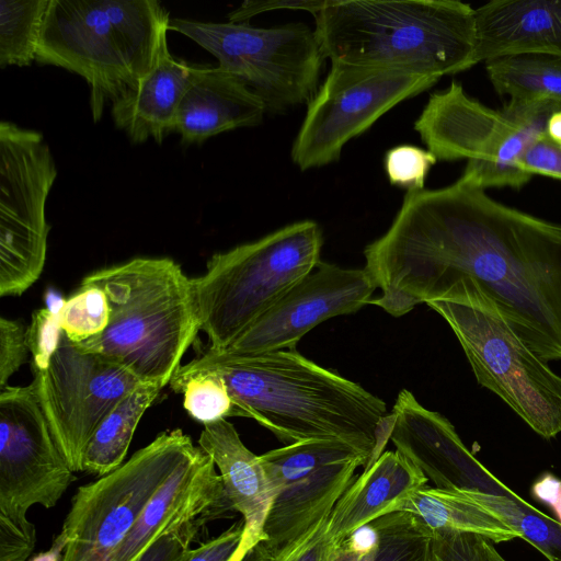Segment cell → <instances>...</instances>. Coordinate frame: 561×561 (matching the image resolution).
<instances>
[{
    "label": "cell",
    "instance_id": "cell-44",
    "mask_svg": "<svg viewBox=\"0 0 561 561\" xmlns=\"http://www.w3.org/2000/svg\"><path fill=\"white\" fill-rule=\"evenodd\" d=\"M546 135L553 141L561 144V108L553 112L547 122Z\"/></svg>",
    "mask_w": 561,
    "mask_h": 561
},
{
    "label": "cell",
    "instance_id": "cell-1",
    "mask_svg": "<svg viewBox=\"0 0 561 561\" xmlns=\"http://www.w3.org/2000/svg\"><path fill=\"white\" fill-rule=\"evenodd\" d=\"M393 317L473 280L545 362L561 359V225L501 204L461 181L408 191L388 230L364 250Z\"/></svg>",
    "mask_w": 561,
    "mask_h": 561
},
{
    "label": "cell",
    "instance_id": "cell-11",
    "mask_svg": "<svg viewBox=\"0 0 561 561\" xmlns=\"http://www.w3.org/2000/svg\"><path fill=\"white\" fill-rule=\"evenodd\" d=\"M57 168L41 133L0 123V296H20L41 276L50 226L46 202Z\"/></svg>",
    "mask_w": 561,
    "mask_h": 561
},
{
    "label": "cell",
    "instance_id": "cell-29",
    "mask_svg": "<svg viewBox=\"0 0 561 561\" xmlns=\"http://www.w3.org/2000/svg\"><path fill=\"white\" fill-rule=\"evenodd\" d=\"M49 0H0V67L36 61Z\"/></svg>",
    "mask_w": 561,
    "mask_h": 561
},
{
    "label": "cell",
    "instance_id": "cell-33",
    "mask_svg": "<svg viewBox=\"0 0 561 561\" xmlns=\"http://www.w3.org/2000/svg\"><path fill=\"white\" fill-rule=\"evenodd\" d=\"M436 157L430 151L412 145H400L389 149L385 156V170L390 184L420 191L424 188Z\"/></svg>",
    "mask_w": 561,
    "mask_h": 561
},
{
    "label": "cell",
    "instance_id": "cell-20",
    "mask_svg": "<svg viewBox=\"0 0 561 561\" xmlns=\"http://www.w3.org/2000/svg\"><path fill=\"white\" fill-rule=\"evenodd\" d=\"M474 65L513 55L561 57V0H493L474 9Z\"/></svg>",
    "mask_w": 561,
    "mask_h": 561
},
{
    "label": "cell",
    "instance_id": "cell-8",
    "mask_svg": "<svg viewBox=\"0 0 561 561\" xmlns=\"http://www.w3.org/2000/svg\"><path fill=\"white\" fill-rule=\"evenodd\" d=\"M560 108L559 103L538 101L507 102L493 110L453 81L430 96L414 128L437 160H467L459 181L481 190L520 188L533 176L522 169L520 159Z\"/></svg>",
    "mask_w": 561,
    "mask_h": 561
},
{
    "label": "cell",
    "instance_id": "cell-19",
    "mask_svg": "<svg viewBox=\"0 0 561 561\" xmlns=\"http://www.w3.org/2000/svg\"><path fill=\"white\" fill-rule=\"evenodd\" d=\"M265 114L263 101L241 79L218 66L194 65L173 131L182 145H201L215 135L256 126Z\"/></svg>",
    "mask_w": 561,
    "mask_h": 561
},
{
    "label": "cell",
    "instance_id": "cell-21",
    "mask_svg": "<svg viewBox=\"0 0 561 561\" xmlns=\"http://www.w3.org/2000/svg\"><path fill=\"white\" fill-rule=\"evenodd\" d=\"M198 446L219 469L233 510L242 515L243 539L233 561L264 540L263 527L272 503V489L260 460L227 420L205 424Z\"/></svg>",
    "mask_w": 561,
    "mask_h": 561
},
{
    "label": "cell",
    "instance_id": "cell-4",
    "mask_svg": "<svg viewBox=\"0 0 561 561\" xmlns=\"http://www.w3.org/2000/svg\"><path fill=\"white\" fill-rule=\"evenodd\" d=\"M82 282L104 290L111 314L101 335L75 345L115 360L144 382L170 383L201 330L192 278L169 257H136Z\"/></svg>",
    "mask_w": 561,
    "mask_h": 561
},
{
    "label": "cell",
    "instance_id": "cell-10",
    "mask_svg": "<svg viewBox=\"0 0 561 561\" xmlns=\"http://www.w3.org/2000/svg\"><path fill=\"white\" fill-rule=\"evenodd\" d=\"M199 449L180 428L163 432L115 470L78 488L61 528V561H110L160 486Z\"/></svg>",
    "mask_w": 561,
    "mask_h": 561
},
{
    "label": "cell",
    "instance_id": "cell-6",
    "mask_svg": "<svg viewBox=\"0 0 561 561\" xmlns=\"http://www.w3.org/2000/svg\"><path fill=\"white\" fill-rule=\"evenodd\" d=\"M320 226L287 225L255 241L211 255L192 278L201 330L221 351L275 305L321 261Z\"/></svg>",
    "mask_w": 561,
    "mask_h": 561
},
{
    "label": "cell",
    "instance_id": "cell-24",
    "mask_svg": "<svg viewBox=\"0 0 561 561\" xmlns=\"http://www.w3.org/2000/svg\"><path fill=\"white\" fill-rule=\"evenodd\" d=\"M433 537L419 517L392 512L337 541L330 561H430Z\"/></svg>",
    "mask_w": 561,
    "mask_h": 561
},
{
    "label": "cell",
    "instance_id": "cell-26",
    "mask_svg": "<svg viewBox=\"0 0 561 561\" xmlns=\"http://www.w3.org/2000/svg\"><path fill=\"white\" fill-rule=\"evenodd\" d=\"M162 387L141 382L102 420L83 456V471L102 477L124 463L136 427Z\"/></svg>",
    "mask_w": 561,
    "mask_h": 561
},
{
    "label": "cell",
    "instance_id": "cell-13",
    "mask_svg": "<svg viewBox=\"0 0 561 561\" xmlns=\"http://www.w3.org/2000/svg\"><path fill=\"white\" fill-rule=\"evenodd\" d=\"M33 373L41 409L73 472L83 471L87 446L102 420L144 382L115 360L78 348L65 333L48 367Z\"/></svg>",
    "mask_w": 561,
    "mask_h": 561
},
{
    "label": "cell",
    "instance_id": "cell-42",
    "mask_svg": "<svg viewBox=\"0 0 561 561\" xmlns=\"http://www.w3.org/2000/svg\"><path fill=\"white\" fill-rule=\"evenodd\" d=\"M530 493L537 501L551 507L561 523V480L546 472L533 483Z\"/></svg>",
    "mask_w": 561,
    "mask_h": 561
},
{
    "label": "cell",
    "instance_id": "cell-38",
    "mask_svg": "<svg viewBox=\"0 0 561 561\" xmlns=\"http://www.w3.org/2000/svg\"><path fill=\"white\" fill-rule=\"evenodd\" d=\"M523 170L561 180V144L551 140L546 134L531 142L520 159Z\"/></svg>",
    "mask_w": 561,
    "mask_h": 561
},
{
    "label": "cell",
    "instance_id": "cell-17",
    "mask_svg": "<svg viewBox=\"0 0 561 561\" xmlns=\"http://www.w3.org/2000/svg\"><path fill=\"white\" fill-rule=\"evenodd\" d=\"M390 416V440L435 488L520 496L468 450L445 416L423 407L409 390L400 391Z\"/></svg>",
    "mask_w": 561,
    "mask_h": 561
},
{
    "label": "cell",
    "instance_id": "cell-32",
    "mask_svg": "<svg viewBox=\"0 0 561 561\" xmlns=\"http://www.w3.org/2000/svg\"><path fill=\"white\" fill-rule=\"evenodd\" d=\"M329 516L305 534L283 545L256 542L241 561H330L336 545L328 529Z\"/></svg>",
    "mask_w": 561,
    "mask_h": 561
},
{
    "label": "cell",
    "instance_id": "cell-36",
    "mask_svg": "<svg viewBox=\"0 0 561 561\" xmlns=\"http://www.w3.org/2000/svg\"><path fill=\"white\" fill-rule=\"evenodd\" d=\"M36 543V528L26 516L0 514V561H26Z\"/></svg>",
    "mask_w": 561,
    "mask_h": 561
},
{
    "label": "cell",
    "instance_id": "cell-18",
    "mask_svg": "<svg viewBox=\"0 0 561 561\" xmlns=\"http://www.w3.org/2000/svg\"><path fill=\"white\" fill-rule=\"evenodd\" d=\"M231 511L213 459L199 449L160 486L110 561H136L161 537L192 524L205 526Z\"/></svg>",
    "mask_w": 561,
    "mask_h": 561
},
{
    "label": "cell",
    "instance_id": "cell-34",
    "mask_svg": "<svg viewBox=\"0 0 561 561\" xmlns=\"http://www.w3.org/2000/svg\"><path fill=\"white\" fill-rule=\"evenodd\" d=\"M59 312L42 308L32 314L26 329V341L32 355L33 371L45 370L60 345L64 330Z\"/></svg>",
    "mask_w": 561,
    "mask_h": 561
},
{
    "label": "cell",
    "instance_id": "cell-23",
    "mask_svg": "<svg viewBox=\"0 0 561 561\" xmlns=\"http://www.w3.org/2000/svg\"><path fill=\"white\" fill-rule=\"evenodd\" d=\"M428 479L398 450L383 451L346 489L329 516L328 529L337 542L362 526L392 513Z\"/></svg>",
    "mask_w": 561,
    "mask_h": 561
},
{
    "label": "cell",
    "instance_id": "cell-45",
    "mask_svg": "<svg viewBox=\"0 0 561 561\" xmlns=\"http://www.w3.org/2000/svg\"><path fill=\"white\" fill-rule=\"evenodd\" d=\"M488 561H507L489 540L484 543Z\"/></svg>",
    "mask_w": 561,
    "mask_h": 561
},
{
    "label": "cell",
    "instance_id": "cell-28",
    "mask_svg": "<svg viewBox=\"0 0 561 561\" xmlns=\"http://www.w3.org/2000/svg\"><path fill=\"white\" fill-rule=\"evenodd\" d=\"M467 493L517 531L519 538L534 546L548 561H561V523L522 496L513 499L478 491Z\"/></svg>",
    "mask_w": 561,
    "mask_h": 561
},
{
    "label": "cell",
    "instance_id": "cell-27",
    "mask_svg": "<svg viewBox=\"0 0 561 561\" xmlns=\"http://www.w3.org/2000/svg\"><path fill=\"white\" fill-rule=\"evenodd\" d=\"M494 90L508 102L552 101L561 104V57L513 55L485 62Z\"/></svg>",
    "mask_w": 561,
    "mask_h": 561
},
{
    "label": "cell",
    "instance_id": "cell-25",
    "mask_svg": "<svg viewBox=\"0 0 561 561\" xmlns=\"http://www.w3.org/2000/svg\"><path fill=\"white\" fill-rule=\"evenodd\" d=\"M398 511L413 514L433 531L473 534L492 543L519 538L517 531L476 502L466 490L438 489L425 484L392 510Z\"/></svg>",
    "mask_w": 561,
    "mask_h": 561
},
{
    "label": "cell",
    "instance_id": "cell-41",
    "mask_svg": "<svg viewBox=\"0 0 561 561\" xmlns=\"http://www.w3.org/2000/svg\"><path fill=\"white\" fill-rule=\"evenodd\" d=\"M329 0H268L245 1L229 14V22L243 23L256 14L273 10H300L316 14L322 10Z\"/></svg>",
    "mask_w": 561,
    "mask_h": 561
},
{
    "label": "cell",
    "instance_id": "cell-39",
    "mask_svg": "<svg viewBox=\"0 0 561 561\" xmlns=\"http://www.w3.org/2000/svg\"><path fill=\"white\" fill-rule=\"evenodd\" d=\"M244 524L240 520L220 535L190 549L181 561H233L243 539Z\"/></svg>",
    "mask_w": 561,
    "mask_h": 561
},
{
    "label": "cell",
    "instance_id": "cell-37",
    "mask_svg": "<svg viewBox=\"0 0 561 561\" xmlns=\"http://www.w3.org/2000/svg\"><path fill=\"white\" fill-rule=\"evenodd\" d=\"M485 540L473 534L434 531L430 561H488Z\"/></svg>",
    "mask_w": 561,
    "mask_h": 561
},
{
    "label": "cell",
    "instance_id": "cell-3",
    "mask_svg": "<svg viewBox=\"0 0 561 561\" xmlns=\"http://www.w3.org/2000/svg\"><path fill=\"white\" fill-rule=\"evenodd\" d=\"M313 18L320 47L331 64L437 80L474 66V9L468 3L329 0Z\"/></svg>",
    "mask_w": 561,
    "mask_h": 561
},
{
    "label": "cell",
    "instance_id": "cell-12",
    "mask_svg": "<svg viewBox=\"0 0 561 561\" xmlns=\"http://www.w3.org/2000/svg\"><path fill=\"white\" fill-rule=\"evenodd\" d=\"M437 81L391 69L331 64L330 72L307 104L291 147L293 162L306 171L339 160L351 139L398 103Z\"/></svg>",
    "mask_w": 561,
    "mask_h": 561
},
{
    "label": "cell",
    "instance_id": "cell-2",
    "mask_svg": "<svg viewBox=\"0 0 561 561\" xmlns=\"http://www.w3.org/2000/svg\"><path fill=\"white\" fill-rule=\"evenodd\" d=\"M204 371L225 380L239 416L255 420L286 445L342 442L365 456L366 469L390 440L391 416L380 398L295 348L245 356L207 350L170 383Z\"/></svg>",
    "mask_w": 561,
    "mask_h": 561
},
{
    "label": "cell",
    "instance_id": "cell-14",
    "mask_svg": "<svg viewBox=\"0 0 561 561\" xmlns=\"http://www.w3.org/2000/svg\"><path fill=\"white\" fill-rule=\"evenodd\" d=\"M272 489L264 540L283 545L330 516L354 481L363 454L336 440H307L260 455Z\"/></svg>",
    "mask_w": 561,
    "mask_h": 561
},
{
    "label": "cell",
    "instance_id": "cell-43",
    "mask_svg": "<svg viewBox=\"0 0 561 561\" xmlns=\"http://www.w3.org/2000/svg\"><path fill=\"white\" fill-rule=\"evenodd\" d=\"M67 545L66 536L60 531L46 551L34 556L30 561H61Z\"/></svg>",
    "mask_w": 561,
    "mask_h": 561
},
{
    "label": "cell",
    "instance_id": "cell-5",
    "mask_svg": "<svg viewBox=\"0 0 561 561\" xmlns=\"http://www.w3.org/2000/svg\"><path fill=\"white\" fill-rule=\"evenodd\" d=\"M170 19L157 0H49L36 61L82 77L99 122L152 68Z\"/></svg>",
    "mask_w": 561,
    "mask_h": 561
},
{
    "label": "cell",
    "instance_id": "cell-9",
    "mask_svg": "<svg viewBox=\"0 0 561 561\" xmlns=\"http://www.w3.org/2000/svg\"><path fill=\"white\" fill-rule=\"evenodd\" d=\"M169 31L191 38L241 79L264 103L284 114L309 102L325 57L314 28L304 23L256 27L243 23L170 19Z\"/></svg>",
    "mask_w": 561,
    "mask_h": 561
},
{
    "label": "cell",
    "instance_id": "cell-40",
    "mask_svg": "<svg viewBox=\"0 0 561 561\" xmlns=\"http://www.w3.org/2000/svg\"><path fill=\"white\" fill-rule=\"evenodd\" d=\"M203 526L192 524L161 537L136 561H181Z\"/></svg>",
    "mask_w": 561,
    "mask_h": 561
},
{
    "label": "cell",
    "instance_id": "cell-22",
    "mask_svg": "<svg viewBox=\"0 0 561 561\" xmlns=\"http://www.w3.org/2000/svg\"><path fill=\"white\" fill-rule=\"evenodd\" d=\"M194 65L171 55L164 37L152 68L112 103L111 113L117 128L131 142L152 138L161 144L173 131L176 112L191 81Z\"/></svg>",
    "mask_w": 561,
    "mask_h": 561
},
{
    "label": "cell",
    "instance_id": "cell-35",
    "mask_svg": "<svg viewBox=\"0 0 561 561\" xmlns=\"http://www.w3.org/2000/svg\"><path fill=\"white\" fill-rule=\"evenodd\" d=\"M27 327L20 320L0 318V388L8 386L10 377L26 362L30 348Z\"/></svg>",
    "mask_w": 561,
    "mask_h": 561
},
{
    "label": "cell",
    "instance_id": "cell-15",
    "mask_svg": "<svg viewBox=\"0 0 561 561\" xmlns=\"http://www.w3.org/2000/svg\"><path fill=\"white\" fill-rule=\"evenodd\" d=\"M75 480L33 385L0 388V514L53 508Z\"/></svg>",
    "mask_w": 561,
    "mask_h": 561
},
{
    "label": "cell",
    "instance_id": "cell-31",
    "mask_svg": "<svg viewBox=\"0 0 561 561\" xmlns=\"http://www.w3.org/2000/svg\"><path fill=\"white\" fill-rule=\"evenodd\" d=\"M170 385L174 391L184 394L186 412L204 425L239 416L225 380L214 371L194 374Z\"/></svg>",
    "mask_w": 561,
    "mask_h": 561
},
{
    "label": "cell",
    "instance_id": "cell-30",
    "mask_svg": "<svg viewBox=\"0 0 561 561\" xmlns=\"http://www.w3.org/2000/svg\"><path fill=\"white\" fill-rule=\"evenodd\" d=\"M110 314L104 290L84 282L65 301L59 312L64 333L76 345L101 335L110 323Z\"/></svg>",
    "mask_w": 561,
    "mask_h": 561
},
{
    "label": "cell",
    "instance_id": "cell-16",
    "mask_svg": "<svg viewBox=\"0 0 561 561\" xmlns=\"http://www.w3.org/2000/svg\"><path fill=\"white\" fill-rule=\"evenodd\" d=\"M376 289L364 268L320 261L226 348L214 352L245 356L295 348L323 321L370 304Z\"/></svg>",
    "mask_w": 561,
    "mask_h": 561
},
{
    "label": "cell",
    "instance_id": "cell-7",
    "mask_svg": "<svg viewBox=\"0 0 561 561\" xmlns=\"http://www.w3.org/2000/svg\"><path fill=\"white\" fill-rule=\"evenodd\" d=\"M458 339L478 382L546 439L561 433V376L512 329L471 279L426 304Z\"/></svg>",
    "mask_w": 561,
    "mask_h": 561
}]
</instances>
